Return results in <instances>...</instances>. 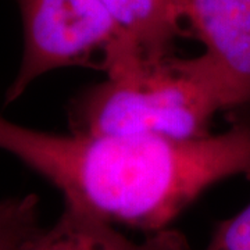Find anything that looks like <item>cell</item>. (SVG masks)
<instances>
[{
	"mask_svg": "<svg viewBox=\"0 0 250 250\" xmlns=\"http://www.w3.org/2000/svg\"><path fill=\"white\" fill-rule=\"evenodd\" d=\"M0 150L49 181L64 206L147 235L168 228L210 187L250 179V117L200 139L52 134L0 116Z\"/></svg>",
	"mask_w": 250,
	"mask_h": 250,
	"instance_id": "6da1fadb",
	"label": "cell"
},
{
	"mask_svg": "<svg viewBox=\"0 0 250 250\" xmlns=\"http://www.w3.org/2000/svg\"><path fill=\"white\" fill-rule=\"evenodd\" d=\"M231 110L223 83L205 57L136 59L71 99L70 132L175 141L211 134L213 118Z\"/></svg>",
	"mask_w": 250,
	"mask_h": 250,
	"instance_id": "7a4b0ae2",
	"label": "cell"
},
{
	"mask_svg": "<svg viewBox=\"0 0 250 250\" xmlns=\"http://www.w3.org/2000/svg\"><path fill=\"white\" fill-rule=\"evenodd\" d=\"M24 50L6 104L21 98L39 77L65 67L108 74L143 59L102 0H16Z\"/></svg>",
	"mask_w": 250,
	"mask_h": 250,
	"instance_id": "3957f363",
	"label": "cell"
},
{
	"mask_svg": "<svg viewBox=\"0 0 250 250\" xmlns=\"http://www.w3.org/2000/svg\"><path fill=\"white\" fill-rule=\"evenodd\" d=\"M188 36L223 83L231 110L250 106V27L224 13L214 0H174Z\"/></svg>",
	"mask_w": 250,
	"mask_h": 250,
	"instance_id": "277c9868",
	"label": "cell"
},
{
	"mask_svg": "<svg viewBox=\"0 0 250 250\" xmlns=\"http://www.w3.org/2000/svg\"><path fill=\"white\" fill-rule=\"evenodd\" d=\"M146 60L174 54L179 38L187 35L174 0H102Z\"/></svg>",
	"mask_w": 250,
	"mask_h": 250,
	"instance_id": "5b68a950",
	"label": "cell"
},
{
	"mask_svg": "<svg viewBox=\"0 0 250 250\" xmlns=\"http://www.w3.org/2000/svg\"><path fill=\"white\" fill-rule=\"evenodd\" d=\"M21 250H157V232L135 242L116 225L64 206L59 220L38 232Z\"/></svg>",
	"mask_w": 250,
	"mask_h": 250,
	"instance_id": "8992f818",
	"label": "cell"
},
{
	"mask_svg": "<svg viewBox=\"0 0 250 250\" xmlns=\"http://www.w3.org/2000/svg\"><path fill=\"white\" fill-rule=\"evenodd\" d=\"M35 195L0 200V250H21L41 227Z\"/></svg>",
	"mask_w": 250,
	"mask_h": 250,
	"instance_id": "52a82bcc",
	"label": "cell"
},
{
	"mask_svg": "<svg viewBox=\"0 0 250 250\" xmlns=\"http://www.w3.org/2000/svg\"><path fill=\"white\" fill-rule=\"evenodd\" d=\"M159 250H192L187 238L174 229L160 231ZM205 250H250V203L217 225Z\"/></svg>",
	"mask_w": 250,
	"mask_h": 250,
	"instance_id": "ba28073f",
	"label": "cell"
},
{
	"mask_svg": "<svg viewBox=\"0 0 250 250\" xmlns=\"http://www.w3.org/2000/svg\"><path fill=\"white\" fill-rule=\"evenodd\" d=\"M224 13L250 27V0H214Z\"/></svg>",
	"mask_w": 250,
	"mask_h": 250,
	"instance_id": "9c48e42d",
	"label": "cell"
}]
</instances>
